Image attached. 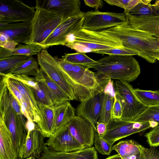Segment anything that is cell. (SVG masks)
Masks as SVG:
<instances>
[{
	"instance_id": "1",
	"label": "cell",
	"mask_w": 159,
	"mask_h": 159,
	"mask_svg": "<svg viewBox=\"0 0 159 159\" xmlns=\"http://www.w3.org/2000/svg\"><path fill=\"white\" fill-rule=\"evenodd\" d=\"M102 31L119 39L124 48L136 52L148 62L154 63L159 56V39L133 27L127 20Z\"/></svg>"
},
{
	"instance_id": "2",
	"label": "cell",
	"mask_w": 159,
	"mask_h": 159,
	"mask_svg": "<svg viewBox=\"0 0 159 159\" xmlns=\"http://www.w3.org/2000/svg\"><path fill=\"white\" fill-rule=\"evenodd\" d=\"M92 68L105 88L111 79L130 82L135 80L140 73L139 64L132 55H108L96 61Z\"/></svg>"
},
{
	"instance_id": "3",
	"label": "cell",
	"mask_w": 159,
	"mask_h": 159,
	"mask_svg": "<svg viewBox=\"0 0 159 159\" xmlns=\"http://www.w3.org/2000/svg\"><path fill=\"white\" fill-rule=\"evenodd\" d=\"M65 42L66 46L80 53L124 48L121 41L113 35L102 31H92L83 29L68 35Z\"/></svg>"
},
{
	"instance_id": "4",
	"label": "cell",
	"mask_w": 159,
	"mask_h": 159,
	"mask_svg": "<svg viewBox=\"0 0 159 159\" xmlns=\"http://www.w3.org/2000/svg\"><path fill=\"white\" fill-rule=\"evenodd\" d=\"M35 12L30 22L31 33L26 44L42 47L47 39L61 24L70 18L62 12L42 7L36 3Z\"/></svg>"
},
{
	"instance_id": "5",
	"label": "cell",
	"mask_w": 159,
	"mask_h": 159,
	"mask_svg": "<svg viewBox=\"0 0 159 159\" xmlns=\"http://www.w3.org/2000/svg\"><path fill=\"white\" fill-rule=\"evenodd\" d=\"M63 74L72 87L77 101L82 102L95 92L104 91L96 73L84 66L74 64L73 68Z\"/></svg>"
},
{
	"instance_id": "6",
	"label": "cell",
	"mask_w": 159,
	"mask_h": 159,
	"mask_svg": "<svg viewBox=\"0 0 159 159\" xmlns=\"http://www.w3.org/2000/svg\"><path fill=\"white\" fill-rule=\"evenodd\" d=\"M114 95L119 99L122 107L120 120L134 121L148 107L141 103L134 94L132 86L129 83L116 80L113 82Z\"/></svg>"
},
{
	"instance_id": "7",
	"label": "cell",
	"mask_w": 159,
	"mask_h": 159,
	"mask_svg": "<svg viewBox=\"0 0 159 159\" xmlns=\"http://www.w3.org/2000/svg\"><path fill=\"white\" fill-rule=\"evenodd\" d=\"M158 124L152 121L138 122L111 120L107 125L106 133L103 135L100 136L113 145L115 142L120 139L152 128Z\"/></svg>"
},
{
	"instance_id": "8",
	"label": "cell",
	"mask_w": 159,
	"mask_h": 159,
	"mask_svg": "<svg viewBox=\"0 0 159 159\" xmlns=\"http://www.w3.org/2000/svg\"><path fill=\"white\" fill-rule=\"evenodd\" d=\"M37 60L44 73L64 91L70 101L76 100L72 87L59 67L56 58L45 49L38 55Z\"/></svg>"
},
{
	"instance_id": "9",
	"label": "cell",
	"mask_w": 159,
	"mask_h": 159,
	"mask_svg": "<svg viewBox=\"0 0 159 159\" xmlns=\"http://www.w3.org/2000/svg\"><path fill=\"white\" fill-rule=\"evenodd\" d=\"M35 12L30 7L19 0H1L0 23L31 22Z\"/></svg>"
},
{
	"instance_id": "10",
	"label": "cell",
	"mask_w": 159,
	"mask_h": 159,
	"mask_svg": "<svg viewBox=\"0 0 159 159\" xmlns=\"http://www.w3.org/2000/svg\"><path fill=\"white\" fill-rule=\"evenodd\" d=\"M82 29L101 31L119 25L126 21L125 13L90 11L84 12Z\"/></svg>"
},
{
	"instance_id": "11",
	"label": "cell",
	"mask_w": 159,
	"mask_h": 159,
	"mask_svg": "<svg viewBox=\"0 0 159 159\" xmlns=\"http://www.w3.org/2000/svg\"><path fill=\"white\" fill-rule=\"evenodd\" d=\"M0 116L3 117L18 154L28 132L24 116L18 114L11 106L0 108Z\"/></svg>"
},
{
	"instance_id": "12",
	"label": "cell",
	"mask_w": 159,
	"mask_h": 159,
	"mask_svg": "<svg viewBox=\"0 0 159 159\" xmlns=\"http://www.w3.org/2000/svg\"><path fill=\"white\" fill-rule=\"evenodd\" d=\"M68 128L72 135L84 149L92 147L97 131L96 126L89 120L75 115L70 121Z\"/></svg>"
},
{
	"instance_id": "13",
	"label": "cell",
	"mask_w": 159,
	"mask_h": 159,
	"mask_svg": "<svg viewBox=\"0 0 159 159\" xmlns=\"http://www.w3.org/2000/svg\"><path fill=\"white\" fill-rule=\"evenodd\" d=\"M84 12L69 18L58 26L43 42V49L49 47L65 45V39L69 34L82 29Z\"/></svg>"
},
{
	"instance_id": "14",
	"label": "cell",
	"mask_w": 159,
	"mask_h": 159,
	"mask_svg": "<svg viewBox=\"0 0 159 159\" xmlns=\"http://www.w3.org/2000/svg\"><path fill=\"white\" fill-rule=\"evenodd\" d=\"M45 137L36 127L28 131L25 141L18 153L19 159H25L33 156L36 159L40 157L46 145Z\"/></svg>"
},
{
	"instance_id": "15",
	"label": "cell",
	"mask_w": 159,
	"mask_h": 159,
	"mask_svg": "<svg viewBox=\"0 0 159 159\" xmlns=\"http://www.w3.org/2000/svg\"><path fill=\"white\" fill-rule=\"evenodd\" d=\"M46 144L47 146L58 152H69L84 149L72 135L68 127L52 135Z\"/></svg>"
},
{
	"instance_id": "16",
	"label": "cell",
	"mask_w": 159,
	"mask_h": 159,
	"mask_svg": "<svg viewBox=\"0 0 159 159\" xmlns=\"http://www.w3.org/2000/svg\"><path fill=\"white\" fill-rule=\"evenodd\" d=\"M103 94L104 92H95L81 102L75 109L76 115L84 117L96 126L100 116Z\"/></svg>"
},
{
	"instance_id": "17",
	"label": "cell",
	"mask_w": 159,
	"mask_h": 159,
	"mask_svg": "<svg viewBox=\"0 0 159 159\" xmlns=\"http://www.w3.org/2000/svg\"><path fill=\"white\" fill-rule=\"evenodd\" d=\"M39 159H98L94 147L77 151L64 152L55 151L47 146L45 147Z\"/></svg>"
},
{
	"instance_id": "18",
	"label": "cell",
	"mask_w": 159,
	"mask_h": 159,
	"mask_svg": "<svg viewBox=\"0 0 159 159\" xmlns=\"http://www.w3.org/2000/svg\"><path fill=\"white\" fill-rule=\"evenodd\" d=\"M36 3L47 9L62 12L67 18L76 16L83 12L80 9L81 1L79 0H36Z\"/></svg>"
},
{
	"instance_id": "19",
	"label": "cell",
	"mask_w": 159,
	"mask_h": 159,
	"mask_svg": "<svg viewBox=\"0 0 159 159\" xmlns=\"http://www.w3.org/2000/svg\"><path fill=\"white\" fill-rule=\"evenodd\" d=\"M0 33L7 36L18 44H26L31 34V23L30 22L0 23Z\"/></svg>"
},
{
	"instance_id": "20",
	"label": "cell",
	"mask_w": 159,
	"mask_h": 159,
	"mask_svg": "<svg viewBox=\"0 0 159 159\" xmlns=\"http://www.w3.org/2000/svg\"><path fill=\"white\" fill-rule=\"evenodd\" d=\"M124 13L129 24L159 39V15L136 16Z\"/></svg>"
},
{
	"instance_id": "21",
	"label": "cell",
	"mask_w": 159,
	"mask_h": 159,
	"mask_svg": "<svg viewBox=\"0 0 159 159\" xmlns=\"http://www.w3.org/2000/svg\"><path fill=\"white\" fill-rule=\"evenodd\" d=\"M0 159H19L12 135L0 116Z\"/></svg>"
},
{
	"instance_id": "22",
	"label": "cell",
	"mask_w": 159,
	"mask_h": 159,
	"mask_svg": "<svg viewBox=\"0 0 159 159\" xmlns=\"http://www.w3.org/2000/svg\"><path fill=\"white\" fill-rule=\"evenodd\" d=\"M37 102L39 120L36 124L38 128L45 138H49L54 133V107Z\"/></svg>"
},
{
	"instance_id": "23",
	"label": "cell",
	"mask_w": 159,
	"mask_h": 159,
	"mask_svg": "<svg viewBox=\"0 0 159 159\" xmlns=\"http://www.w3.org/2000/svg\"><path fill=\"white\" fill-rule=\"evenodd\" d=\"M54 133L68 127L69 123L75 116V109L69 101L57 106H54Z\"/></svg>"
},
{
	"instance_id": "24",
	"label": "cell",
	"mask_w": 159,
	"mask_h": 159,
	"mask_svg": "<svg viewBox=\"0 0 159 159\" xmlns=\"http://www.w3.org/2000/svg\"><path fill=\"white\" fill-rule=\"evenodd\" d=\"M35 77L43 80L47 86L52 95L54 106L60 105L70 101L64 91L47 76L40 68L39 75Z\"/></svg>"
},
{
	"instance_id": "25",
	"label": "cell",
	"mask_w": 159,
	"mask_h": 159,
	"mask_svg": "<svg viewBox=\"0 0 159 159\" xmlns=\"http://www.w3.org/2000/svg\"><path fill=\"white\" fill-rule=\"evenodd\" d=\"M7 78L22 94L28 104L32 108L34 116V122L37 124L39 120V111L32 88L19 81Z\"/></svg>"
},
{
	"instance_id": "26",
	"label": "cell",
	"mask_w": 159,
	"mask_h": 159,
	"mask_svg": "<svg viewBox=\"0 0 159 159\" xmlns=\"http://www.w3.org/2000/svg\"><path fill=\"white\" fill-rule=\"evenodd\" d=\"M144 148L136 141L127 139L119 141L112 146V149L116 151L123 159L138 154Z\"/></svg>"
},
{
	"instance_id": "27",
	"label": "cell",
	"mask_w": 159,
	"mask_h": 159,
	"mask_svg": "<svg viewBox=\"0 0 159 159\" xmlns=\"http://www.w3.org/2000/svg\"><path fill=\"white\" fill-rule=\"evenodd\" d=\"M43 49L40 46L32 44H19L15 48L12 50L0 47V59L13 56L24 55L28 57L38 55Z\"/></svg>"
},
{
	"instance_id": "28",
	"label": "cell",
	"mask_w": 159,
	"mask_h": 159,
	"mask_svg": "<svg viewBox=\"0 0 159 159\" xmlns=\"http://www.w3.org/2000/svg\"><path fill=\"white\" fill-rule=\"evenodd\" d=\"M2 77L8 89L18 102L22 114L27 120H32L34 122V116L33 110L28 104L23 96L17 89L9 80L7 77Z\"/></svg>"
},
{
	"instance_id": "29",
	"label": "cell",
	"mask_w": 159,
	"mask_h": 159,
	"mask_svg": "<svg viewBox=\"0 0 159 159\" xmlns=\"http://www.w3.org/2000/svg\"><path fill=\"white\" fill-rule=\"evenodd\" d=\"M107 85L104 91L100 114L98 121L107 125L111 120V111L115 100L114 94L108 90Z\"/></svg>"
},
{
	"instance_id": "30",
	"label": "cell",
	"mask_w": 159,
	"mask_h": 159,
	"mask_svg": "<svg viewBox=\"0 0 159 159\" xmlns=\"http://www.w3.org/2000/svg\"><path fill=\"white\" fill-rule=\"evenodd\" d=\"M39 66L37 60L32 56L29 57L27 60L11 70L8 73L32 75L35 77L39 73Z\"/></svg>"
},
{
	"instance_id": "31",
	"label": "cell",
	"mask_w": 159,
	"mask_h": 159,
	"mask_svg": "<svg viewBox=\"0 0 159 159\" xmlns=\"http://www.w3.org/2000/svg\"><path fill=\"white\" fill-rule=\"evenodd\" d=\"M37 79L38 86L35 89L32 88L37 102L50 107L54 106L52 95L47 86L42 80Z\"/></svg>"
},
{
	"instance_id": "32",
	"label": "cell",
	"mask_w": 159,
	"mask_h": 159,
	"mask_svg": "<svg viewBox=\"0 0 159 159\" xmlns=\"http://www.w3.org/2000/svg\"><path fill=\"white\" fill-rule=\"evenodd\" d=\"M134 92L140 101L148 107L159 104V90H146L138 88L134 89Z\"/></svg>"
},
{
	"instance_id": "33",
	"label": "cell",
	"mask_w": 159,
	"mask_h": 159,
	"mask_svg": "<svg viewBox=\"0 0 159 159\" xmlns=\"http://www.w3.org/2000/svg\"><path fill=\"white\" fill-rule=\"evenodd\" d=\"M151 0H142V2L127 12L136 16L159 15V11L151 4Z\"/></svg>"
},
{
	"instance_id": "34",
	"label": "cell",
	"mask_w": 159,
	"mask_h": 159,
	"mask_svg": "<svg viewBox=\"0 0 159 159\" xmlns=\"http://www.w3.org/2000/svg\"><path fill=\"white\" fill-rule=\"evenodd\" d=\"M62 59L72 63L84 66L88 69L92 68L96 61L91 58L85 53L76 52L65 54Z\"/></svg>"
},
{
	"instance_id": "35",
	"label": "cell",
	"mask_w": 159,
	"mask_h": 159,
	"mask_svg": "<svg viewBox=\"0 0 159 159\" xmlns=\"http://www.w3.org/2000/svg\"><path fill=\"white\" fill-rule=\"evenodd\" d=\"M29 57L24 55H13L0 59V74H7L27 60Z\"/></svg>"
},
{
	"instance_id": "36",
	"label": "cell",
	"mask_w": 159,
	"mask_h": 159,
	"mask_svg": "<svg viewBox=\"0 0 159 159\" xmlns=\"http://www.w3.org/2000/svg\"><path fill=\"white\" fill-rule=\"evenodd\" d=\"M134 121L154 122L159 123V104L148 107Z\"/></svg>"
},
{
	"instance_id": "37",
	"label": "cell",
	"mask_w": 159,
	"mask_h": 159,
	"mask_svg": "<svg viewBox=\"0 0 159 159\" xmlns=\"http://www.w3.org/2000/svg\"><path fill=\"white\" fill-rule=\"evenodd\" d=\"M94 143L95 149L102 155H109L112 150V145L101 137L97 132L95 133Z\"/></svg>"
},
{
	"instance_id": "38",
	"label": "cell",
	"mask_w": 159,
	"mask_h": 159,
	"mask_svg": "<svg viewBox=\"0 0 159 159\" xmlns=\"http://www.w3.org/2000/svg\"><path fill=\"white\" fill-rule=\"evenodd\" d=\"M0 74L2 76L6 77L19 81L33 89H35L38 86V81L36 78L34 77H32L23 74L10 73Z\"/></svg>"
},
{
	"instance_id": "39",
	"label": "cell",
	"mask_w": 159,
	"mask_h": 159,
	"mask_svg": "<svg viewBox=\"0 0 159 159\" xmlns=\"http://www.w3.org/2000/svg\"><path fill=\"white\" fill-rule=\"evenodd\" d=\"M144 136L151 147H157L159 146V123L152 128L149 132L146 133Z\"/></svg>"
},
{
	"instance_id": "40",
	"label": "cell",
	"mask_w": 159,
	"mask_h": 159,
	"mask_svg": "<svg viewBox=\"0 0 159 159\" xmlns=\"http://www.w3.org/2000/svg\"><path fill=\"white\" fill-rule=\"evenodd\" d=\"M94 53L106 54L108 55H138L136 52L125 48L99 50L96 51Z\"/></svg>"
},
{
	"instance_id": "41",
	"label": "cell",
	"mask_w": 159,
	"mask_h": 159,
	"mask_svg": "<svg viewBox=\"0 0 159 159\" xmlns=\"http://www.w3.org/2000/svg\"><path fill=\"white\" fill-rule=\"evenodd\" d=\"M19 44L6 35L0 33V47L9 50L13 49Z\"/></svg>"
},
{
	"instance_id": "42",
	"label": "cell",
	"mask_w": 159,
	"mask_h": 159,
	"mask_svg": "<svg viewBox=\"0 0 159 159\" xmlns=\"http://www.w3.org/2000/svg\"><path fill=\"white\" fill-rule=\"evenodd\" d=\"M115 100L111 114V120H120L122 114V107L118 98L114 95Z\"/></svg>"
},
{
	"instance_id": "43",
	"label": "cell",
	"mask_w": 159,
	"mask_h": 159,
	"mask_svg": "<svg viewBox=\"0 0 159 159\" xmlns=\"http://www.w3.org/2000/svg\"><path fill=\"white\" fill-rule=\"evenodd\" d=\"M143 159H159V150L155 147L149 149L145 147L142 151Z\"/></svg>"
},
{
	"instance_id": "44",
	"label": "cell",
	"mask_w": 159,
	"mask_h": 159,
	"mask_svg": "<svg viewBox=\"0 0 159 159\" xmlns=\"http://www.w3.org/2000/svg\"><path fill=\"white\" fill-rule=\"evenodd\" d=\"M131 0H104V1L111 5L116 6L124 9L126 11Z\"/></svg>"
},
{
	"instance_id": "45",
	"label": "cell",
	"mask_w": 159,
	"mask_h": 159,
	"mask_svg": "<svg viewBox=\"0 0 159 159\" xmlns=\"http://www.w3.org/2000/svg\"><path fill=\"white\" fill-rule=\"evenodd\" d=\"M84 2L87 6L95 8V11H98V8L103 6V2L102 0H84Z\"/></svg>"
},
{
	"instance_id": "46",
	"label": "cell",
	"mask_w": 159,
	"mask_h": 159,
	"mask_svg": "<svg viewBox=\"0 0 159 159\" xmlns=\"http://www.w3.org/2000/svg\"><path fill=\"white\" fill-rule=\"evenodd\" d=\"M96 125L97 132L98 134L100 136L105 134L107 130V125L104 123L98 121Z\"/></svg>"
},
{
	"instance_id": "47",
	"label": "cell",
	"mask_w": 159,
	"mask_h": 159,
	"mask_svg": "<svg viewBox=\"0 0 159 159\" xmlns=\"http://www.w3.org/2000/svg\"><path fill=\"white\" fill-rule=\"evenodd\" d=\"M123 159H143L142 151L136 155H133L127 158Z\"/></svg>"
},
{
	"instance_id": "48",
	"label": "cell",
	"mask_w": 159,
	"mask_h": 159,
	"mask_svg": "<svg viewBox=\"0 0 159 159\" xmlns=\"http://www.w3.org/2000/svg\"><path fill=\"white\" fill-rule=\"evenodd\" d=\"M105 159H122L120 155L117 154L110 156Z\"/></svg>"
},
{
	"instance_id": "49",
	"label": "cell",
	"mask_w": 159,
	"mask_h": 159,
	"mask_svg": "<svg viewBox=\"0 0 159 159\" xmlns=\"http://www.w3.org/2000/svg\"><path fill=\"white\" fill-rule=\"evenodd\" d=\"M152 5V6L159 11V0L156 1Z\"/></svg>"
},
{
	"instance_id": "50",
	"label": "cell",
	"mask_w": 159,
	"mask_h": 159,
	"mask_svg": "<svg viewBox=\"0 0 159 159\" xmlns=\"http://www.w3.org/2000/svg\"><path fill=\"white\" fill-rule=\"evenodd\" d=\"M25 159H36L34 157L30 156V157H29L25 158Z\"/></svg>"
},
{
	"instance_id": "51",
	"label": "cell",
	"mask_w": 159,
	"mask_h": 159,
	"mask_svg": "<svg viewBox=\"0 0 159 159\" xmlns=\"http://www.w3.org/2000/svg\"><path fill=\"white\" fill-rule=\"evenodd\" d=\"M157 60L159 61V56L158 58H157Z\"/></svg>"
}]
</instances>
